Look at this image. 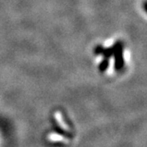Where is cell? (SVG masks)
<instances>
[{
  "label": "cell",
  "mask_w": 147,
  "mask_h": 147,
  "mask_svg": "<svg viewBox=\"0 0 147 147\" xmlns=\"http://www.w3.org/2000/svg\"><path fill=\"white\" fill-rule=\"evenodd\" d=\"M143 7H144V9H145V11H146L147 12V1H146V2L144 3Z\"/></svg>",
  "instance_id": "obj_2"
},
{
  "label": "cell",
  "mask_w": 147,
  "mask_h": 147,
  "mask_svg": "<svg viewBox=\"0 0 147 147\" xmlns=\"http://www.w3.org/2000/svg\"><path fill=\"white\" fill-rule=\"evenodd\" d=\"M114 55L115 58V69H120L124 65V59L123 56V45L120 42H117L114 46Z\"/></svg>",
  "instance_id": "obj_1"
}]
</instances>
